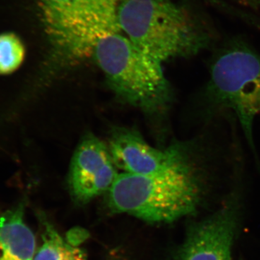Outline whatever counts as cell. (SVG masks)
<instances>
[{
  "label": "cell",
  "instance_id": "6da1fadb",
  "mask_svg": "<svg viewBox=\"0 0 260 260\" xmlns=\"http://www.w3.org/2000/svg\"><path fill=\"white\" fill-rule=\"evenodd\" d=\"M202 150L176 167L146 175L121 173L108 191L109 208L149 223H170L194 213L203 189Z\"/></svg>",
  "mask_w": 260,
  "mask_h": 260
},
{
  "label": "cell",
  "instance_id": "7a4b0ae2",
  "mask_svg": "<svg viewBox=\"0 0 260 260\" xmlns=\"http://www.w3.org/2000/svg\"><path fill=\"white\" fill-rule=\"evenodd\" d=\"M118 21L126 37L160 64L197 54L208 41L187 12L170 0H122Z\"/></svg>",
  "mask_w": 260,
  "mask_h": 260
},
{
  "label": "cell",
  "instance_id": "3957f363",
  "mask_svg": "<svg viewBox=\"0 0 260 260\" xmlns=\"http://www.w3.org/2000/svg\"><path fill=\"white\" fill-rule=\"evenodd\" d=\"M47 37L63 65L91 58L102 38L120 32L121 0H37Z\"/></svg>",
  "mask_w": 260,
  "mask_h": 260
},
{
  "label": "cell",
  "instance_id": "277c9868",
  "mask_svg": "<svg viewBox=\"0 0 260 260\" xmlns=\"http://www.w3.org/2000/svg\"><path fill=\"white\" fill-rule=\"evenodd\" d=\"M91 57L113 90L132 105L155 112L162 110L170 102L171 87L162 64L120 32L100 39Z\"/></svg>",
  "mask_w": 260,
  "mask_h": 260
},
{
  "label": "cell",
  "instance_id": "5b68a950",
  "mask_svg": "<svg viewBox=\"0 0 260 260\" xmlns=\"http://www.w3.org/2000/svg\"><path fill=\"white\" fill-rule=\"evenodd\" d=\"M202 99L205 117L222 111L232 112L256 155L253 127L260 116V56L242 47L220 53L210 65Z\"/></svg>",
  "mask_w": 260,
  "mask_h": 260
},
{
  "label": "cell",
  "instance_id": "8992f818",
  "mask_svg": "<svg viewBox=\"0 0 260 260\" xmlns=\"http://www.w3.org/2000/svg\"><path fill=\"white\" fill-rule=\"evenodd\" d=\"M199 145L198 141H191L158 149L147 143L134 130L121 128L112 133L108 146L117 169L126 174L146 175L185 161L199 151Z\"/></svg>",
  "mask_w": 260,
  "mask_h": 260
},
{
  "label": "cell",
  "instance_id": "52a82bcc",
  "mask_svg": "<svg viewBox=\"0 0 260 260\" xmlns=\"http://www.w3.org/2000/svg\"><path fill=\"white\" fill-rule=\"evenodd\" d=\"M109 146L93 135L82 140L70 162L68 184L76 201L86 203L110 189L119 176Z\"/></svg>",
  "mask_w": 260,
  "mask_h": 260
},
{
  "label": "cell",
  "instance_id": "ba28073f",
  "mask_svg": "<svg viewBox=\"0 0 260 260\" xmlns=\"http://www.w3.org/2000/svg\"><path fill=\"white\" fill-rule=\"evenodd\" d=\"M236 228V210L229 204L191 227L177 260H232Z\"/></svg>",
  "mask_w": 260,
  "mask_h": 260
},
{
  "label": "cell",
  "instance_id": "9c48e42d",
  "mask_svg": "<svg viewBox=\"0 0 260 260\" xmlns=\"http://www.w3.org/2000/svg\"><path fill=\"white\" fill-rule=\"evenodd\" d=\"M36 237L20 204L0 214V260H34Z\"/></svg>",
  "mask_w": 260,
  "mask_h": 260
},
{
  "label": "cell",
  "instance_id": "30bf717a",
  "mask_svg": "<svg viewBox=\"0 0 260 260\" xmlns=\"http://www.w3.org/2000/svg\"><path fill=\"white\" fill-rule=\"evenodd\" d=\"M42 244L34 260H87L86 254L75 241L64 239L47 219L40 218Z\"/></svg>",
  "mask_w": 260,
  "mask_h": 260
},
{
  "label": "cell",
  "instance_id": "8fae6325",
  "mask_svg": "<svg viewBox=\"0 0 260 260\" xmlns=\"http://www.w3.org/2000/svg\"><path fill=\"white\" fill-rule=\"evenodd\" d=\"M23 41L13 32L0 34V75H10L20 68L25 58Z\"/></svg>",
  "mask_w": 260,
  "mask_h": 260
},
{
  "label": "cell",
  "instance_id": "7c38bea8",
  "mask_svg": "<svg viewBox=\"0 0 260 260\" xmlns=\"http://www.w3.org/2000/svg\"><path fill=\"white\" fill-rule=\"evenodd\" d=\"M112 260H124V259H122V258H117L116 257V259H112Z\"/></svg>",
  "mask_w": 260,
  "mask_h": 260
}]
</instances>
